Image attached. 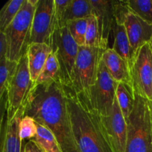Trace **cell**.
<instances>
[{
	"label": "cell",
	"mask_w": 152,
	"mask_h": 152,
	"mask_svg": "<svg viewBox=\"0 0 152 152\" xmlns=\"http://www.w3.org/2000/svg\"><path fill=\"white\" fill-rule=\"evenodd\" d=\"M24 116L50 129L63 152H80L73 132L66 90L59 82L35 85L24 108Z\"/></svg>",
	"instance_id": "cell-1"
},
{
	"label": "cell",
	"mask_w": 152,
	"mask_h": 152,
	"mask_svg": "<svg viewBox=\"0 0 152 152\" xmlns=\"http://www.w3.org/2000/svg\"><path fill=\"white\" fill-rule=\"evenodd\" d=\"M66 90L73 132L80 152H114L101 120L84 96Z\"/></svg>",
	"instance_id": "cell-2"
},
{
	"label": "cell",
	"mask_w": 152,
	"mask_h": 152,
	"mask_svg": "<svg viewBox=\"0 0 152 152\" xmlns=\"http://www.w3.org/2000/svg\"><path fill=\"white\" fill-rule=\"evenodd\" d=\"M125 152H152V102L135 94Z\"/></svg>",
	"instance_id": "cell-3"
},
{
	"label": "cell",
	"mask_w": 152,
	"mask_h": 152,
	"mask_svg": "<svg viewBox=\"0 0 152 152\" xmlns=\"http://www.w3.org/2000/svg\"><path fill=\"white\" fill-rule=\"evenodd\" d=\"M39 0H25L22 8L10 25L4 31L6 36L8 52L7 58L19 62L27 53L31 37L33 20Z\"/></svg>",
	"instance_id": "cell-4"
},
{
	"label": "cell",
	"mask_w": 152,
	"mask_h": 152,
	"mask_svg": "<svg viewBox=\"0 0 152 152\" xmlns=\"http://www.w3.org/2000/svg\"><path fill=\"white\" fill-rule=\"evenodd\" d=\"M105 50L88 46L79 47L71 88L76 94L86 92L95 84Z\"/></svg>",
	"instance_id": "cell-5"
},
{
	"label": "cell",
	"mask_w": 152,
	"mask_h": 152,
	"mask_svg": "<svg viewBox=\"0 0 152 152\" xmlns=\"http://www.w3.org/2000/svg\"><path fill=\"white\" fill-rule=\"evenodd\" d=\"M50 46L56 56L59 66L60 82L71 88L73 71L79 51V46L71 37L67 27L57 28L52 36Z\"/></svg>",
	"instance_id": "cell-6"
},
{
	"label": "cell",
	"mask_w": 152,
	"mask_h": 152,
	"mask_svg": "<svg viewBox=\"0 0 152 152\" xmlns=\"http://www.w3.org/2000/svg\"><path fill=\"white\" fill-rule=\"evenodd\" d=\"M35 87L28 67L27 53L18 62L16 73L7 92V120L14 117L19 110L25 108L26 102Z\"/></svg>",
	"instance_id": "cell-7"
},
{
	"label": "cell",
	"mask_w": 152,
	"mask_h": 152,
	"mask_svg": "<svg viewBox=\"0 0 152 152\" xmlns=\"http://www.w3.org/2000/svg\"><path fill=\"white\" fill-rule=\"evenodd\" d=\"M117 85L118 83L111 77L102 60L95 84L80 94L84 96L92 108L101 116H108L115 102Z\"/></svg>",
	"instance_id": "cell-8"
},
{
	"label": "cell",
	"mask_w": 152,
	"mask_h": 152,
	"mask_svg": "<svg viewBox=\"0 0 152 152\" xmlns=\"http://www.w3.org/2000/svg\"><path fill=\"white\" fill-rule=\"evenodd\" d=\"M130 73L135 94L152 102V48L149 43L138 50Z\"/></svg>",
	"instance_id": "cell-9"
},
{
	"label": "cell",
	"mask_w": 152,
	"mask_h": 152,
	"mask_svg": "<svg viewBox=\"0 0 152 152\" xmlns=\"http://www.w3.org/2000/svg\"><path fill=\"white\" fill-rule=\"evenodd\" d=\"M57 28L54 0H39L34 13L30 44L45 43L50 45Z\"/></svg>",
	"instance_id": "cell-10"
},
{
	"label": "cell",
	"mask_w": 152,
	"mask_h": 152,
	"mask_svg": "<svg viewBox=\"0 0 152 152\" xmlns=\"http://www.w3.org/2000/svg\"><path fill=\"white\" fill-rule=\"evenodd\" d=\"M101 120L114 151H126L128 134L127 122L123 117L117 99L109 115L101 116Z\"/></svg>",
	"instance_id": "cell-11"
},
{
	"label": "cell",
	"mask_w": 152,
	"mask_h": 152,
	"mask_svg": "<svg viewBox=\"0 0 152 152\" xmlns=\"http://www.w3.org/2000/svg\"><path fill=\"white\" fill-rule=\"evenodd\" d=\"M124 26L134 52L137 55L138 50L152 38V25L144 21L131 12L126 17Z\"/></svg>",
	"instance_id": "cell-12"
},
{
	"label": "cell",
	"mask_w": 152,
	"mask_h": 152,
	"mask_svg": "<svg viewBox=\"0 0 152 152\" xmlns=\"http://www.w3.org/2000/svg\"><path fill=\"white\" fill-rule=\"evenodd\" d=\"M93 7L94 15L97 18L99 30L102 42L108 48V39L111 31H114L115 18L114 1L90 0Z\"/></svg>",
	"instance_id": "cell-13"
},
{
	"label": "cell",
	"mask_w": 152,
	"mask_h": 152,
	"mask_svg": "<svg viewBox=\"0 0 152 152\" xmlns=\"http://www.w3.org/2000/svg\"><path fill=\"white\" fill-rule=\"evenodd\" d=\"M24 117V109L19 110L13 119L6 120L1 130V152H25L19 136V124Z\"/></svg>",
	"instance_id": "cell-14"
},
{
	"label": "cell",
	"mask_w": 152,
	"mask_h": 152,
	"mask_svg": "<svg viewBox=\"0 0 152 152\" xmlns=\"http://www.w3.org/2000/svg\"><path fill=\"white\" fill-rule=\"evenodd\" d=\"M102 60L110 75L117 83H126L133 87L129 65L111 48L104 51Z\"/></svg>",
	"instance_id": "cell-15"
},
{
	"label": "cell",
	"mask_w": 152,
	"mask_h": 152,
	"mask_svg": "<svg viewBox=\"0 0 152 152\" xmlns=\"http://www.w3.org/2000/svg\"><path fill=\"white\" fill-rule=\"evenodd\" d=\"M52 53V48L45 43H31L27 50L28 67L31 80L34 83L38 79L49 55Z\"/></svg>",
	"instance_id": "cell-16"
},
{
	"label": "cell",
	"mask_w": 152,
	"mask_h": 152,
	"mask_svg": "<svg viewBox=\"0 0 152 152\" xmlns=\"http://www.w3.org/2000/svg\"><path fill=\"white\" fill-rule=\"evenodd\" d=\"M114 44L111 48L121 56L131 68L137 55L134 52L124 25L115 23L114 28Z\"/></svg>",
	"instance_id": "cell-17"
},
{
	"label": "cell",
	"mask_w": 152,
	"mask_h": 152,
	"mask_svg": "<svg viewBox=\"0 0 152 152\" xmlns=\"http://www.w3.org/2000/svg\"><path fill=\"white\" fill-rule=\"evenodd\" d=\"M92 15L94 10L90 0H71L59 24V28L66 27L71 21L88 19Z\"/></svg>",
	"instance_id": "cell-18"
},
{
	"label": "cell",
	"mask_w": 152,
	"mask_h": 152,
	"mask_svg": "<svg viewBox=\"0 0 152 152\" xmlns=\"http://www.w3.org/2000/svg\"><path fill=\"white\" fill-rule=\"evenodd\" d=\"M116 99L126 122L134 109L135 92L133 87L123 83H119L116 90Z\"/></svg>",
	"instance_id": "cell-19"
},
{
	"label": "cell",
	"mask_w": 152,
	"mask_h": 152,
	"mask_svg": "<svg viewBox=\"0 0 152 152\" xmlns=\"http://www.w3.org/2000/svg\"><path fill=\"white\" fill-rule=\"evenodd\" d=\"M34 140L45 152H63L53 132L38 123L37 134Z\"/></svg>",
	"instance_id": "cell-20"
},
{
	"label": "cell",
	"mask_w": 152,
	"mask_h": 152,
	"mask_svg": "<svg viewBox=\"0 0 152 152\" xmlns=\"http://www.w3.org/2000/svg\"><path fill=\"white\" fill-rule=\"evenodd\" d=\"M52 82H59L61 83L59 63L53 52L49 55L38 79L36 81L35 85L39 86Z\"/></svg>",
	"instance_id": "cell-21"
},
{
	"label": "cell",
	"mask_w": 152,
	"mask_h": 152,
	"mask_svg": "<svg viewBox=\"0 0 152 152\" xmlns=\"http://www.w3.org/2000/svg\"><path fill=\"white\" fill-rule=\"evenodd\" d=\"M18 62L4 57L0 59V98L7 94L17 68Z\"/></svg>",
	"instance_id": "cell-22"
},
{
	"label": "cell",
	"mask_w": 152,
	"mask_h": 152,
	"mask_svg": "<svg viewBox=\"0 0 152 152\" xmlns=\"http://www.w3.org/2000/svg\"><path fill=\"white\" fill-rule=\"evenodd\" d=\"M25 0H10L0 11V32H4L22 8Z\"/></svg>",
	"instance_id": "cell-23"
},
{
	"label": "cell",
	"mask_w": 152,
	"mask_h": 152,
	"mask_svg": "<svg viewBox=\"0 0 152 152\" xmlns=\"http://www.w3.org/2000/svg\"><path fill=\"white\" fill-rule=\"evenodd\" d=\"M88 47L100 48L107 49L108 48L102 42L99 30L97 18L92 15L88 18V27L86 36V45Z\"/></svg>",
	"instance_id": "cell-24"
},
{
	"label": "cell",
	"mask_w": 152,
	"mask_h": 152,
	"mask_svg": "<svg viewBox=\"0 0 152 152\" xmlns=\"http://www.w3.org/2000/svg\"><path fill=\"white\" fill-rule=\"evenodd\" d=\"M131 11L152 25V0H128Z\"/></svg>",
	"instance_id": "cell-25"
},
{
	"label": "cell",
	"mask_w": 152,
	"mask_h": 152,
	"mask_svg": "<svg viewBox=\"0 0 152 152\" xmlns=\"http://www.w3.org/2000/svg\"><path fill=\"white\" fill-rule=\"evenodd\" d=\"M71 37L79 47L86 45V36L88 27V19L71 21L66 25Z\"/></svg>",
	"instance_id": "cell-26"
},
{
	"label": "cell",
	"mask_w": 152,
	"mask_h": 152,
	"mask_svg": "<svg viewBox=\"0 0 152 152\" xmlns=\"http://www.w3.org/2000/svg\"><path fill=\"white\" fill-rule=\"evenodd\" d=\"M37 134V122L29 116H24L19 124V136L22 140L35 138Z\"/></svg>",
	"instance_id": "cell-27"
},
{
	"label": "cell",
	"mask_w": 152,
	"mask_h": 152,
	"mask_svg": "<svg viewBox=\"0 0 152 152\" xmlns=\"http://www.w3.org/2000/svg\"><path fill=\"white\" fill-rule=\"evenodd\" d=\"M131 12L126 1H114V18L117 24L124 25L126 17Z\"/></svg>",
	"instance_id": "cell-28"
},
{
	"label": "cell",
	"mask_w": 152,
	"mask_h": 152,
	"mask_svg": "<svg viewBox=\"0 0 152 152\" xmlns=\"http://www.w3.org/2000/svg\"><path fill=\"white\" fill-rule=\"evenodd\" d=\"M71 0H65V1H59V0H54L55 3V15L57 21L58 27L59 28V24L62 21V17L68 8V5L71 3Z\"/></svg>",
	"instance_id": "cell-29"
},
{
	"label": "cell",
	"mask_w": 152,
	"mask_h": 152,
	"mask_svg": "<svg viewBox=\"0 0 152 152\" xmlns=\"http://www.w3.org/2000/svg\"><path fill=\"white\" fill-rule=\"evenodd\" d=\"M8 52V44H7L6 36L4 32H0V59L7 58Z\"/></svg>",
	"instance_id": "cell-30"
},
{
	"label": "cell",
	"mask_w": 152,
	"mask_h": 152,
	"mask_svg": "<svg viewBox=\"0 0 152 152\" xmlns=\"http://www.w3.org/2000/svg\"><path fill=\"white\" fill-rule=\"evenodd\" d=\"M25 152H45L34 140H30L25 145Z\"/></svg>",
	"instance_id": "cell-31"
},
{
	"label": "cell",
	"mask_w": 152,
	"mask_h": 152,
	"mask_svg": "<svg viewBox=\"0 0 152 152\" xmlns=\"http://www.w3.org/2000/svg\"><path fill=\"white\" fill-rule=\"evenodd\" d=\"M149 44H150V45H151V48H152V38H151V41L149 42Z\"/></svg>",
	"instance_id": "cell-32"
}]
</instances>
